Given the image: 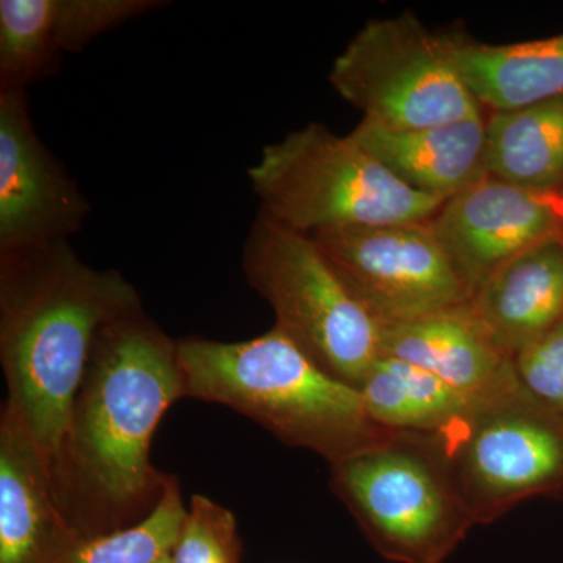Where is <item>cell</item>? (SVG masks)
I'll list each match as a JSON object with an SVG mask.
<instances>
[{"label": "cell", "instance_id": "obj_1", "mask_svg": "<svg viewBox=\"0 0 563 563\" xmlns=\"http://www.w3.org/2000/svg\"><path fill=\"white\" fill-rule=\"evenodd\" d=\"M181 398L177 342L143 306L103 325L74 399L54 476L58 504L74 531H120L157 506L172 474L152 465V439L163 415Z\"/></svg>", "mask_w": 563, "mask_h": 563}, {"label": "cell", "instance_id": "obj_2", "mask_svg": "<svg viewBox=\"0 0 563 563\" xmlns=\"http://www.w3.org/2000/svg\"><path fill=\"white\" fill-rule=\"evenodd\" d=\"M136 307L131 282L117 269L87 265L69 240L0 254L5 404L38 444L52 481L96 336Z\"/></svg>", "mask_w": 563, "mask_h": 563}, {"label": "cell", "instance_id": "obj_3", "mask_svg": "<svg viewBox=\"0 0 563 563\" xmlns=\"http://www.w3.org/2000/svg\"><path fill=\"white\" fill-rule=\"evenodd\" d=\"M177 352L185 398L229 407L329 465L395 432L372 420L357 387L322 372L277 328L246 342L188 336Z\"/></svg>", "mask_w": 563, "mask_h": 563}, {"label": "cell", "instance_id": "obj_4", "mask_svg": "<svg viewBox=\"0 0 563 563\" xmlns=\"http://www.w3.org/2000/svg\"><path fill=\"white\" fill-rule=\"evenodd\" d=\"M247 177L258 211L307 236L429 221L444 202L407 187L350 135L320 122L266 144Z\"/></svg>", "mask_w": 563, "mask_h": 563}, {"label": "cell", "instance_id": "obj_5", "mask_svg": "<svg viewBox=\"0 0 563 563\" xmlns=\"http://www.w3.org/2000/svg\"><path fill=\"white\" fill-rule=\"evenodd\" d=\"M331 488L391 563H444L474 528L428 433L393 432L332 463Z\"/></svg>", "mask_w": 563, "mask_h": 563}, {"label": "cell", "instance_id": "obj_6", "mask_svg": "<svg viewBox=\"0 0 563 563\" xmlns=\"http://www.w3.org/2000/svg\"><path fill=\"white\" fill-rule=\"evenodd\" d=\"M243 274L276 324L318 366L361 387L380 357L383 328L363 309L310 236L258 211L243 244Z\"/></svg>", "mask_w": 563, "mask_h": 563}, {"label": "cell", "instance_id": "obj_7", "mask_svg": "<svg viewBox=\"0 0 563 563\" xmlns=\"http://www.w3.org/2000/svg\"><path fill=\"white\" fill-rule=\"evenodd\" d=\"M431 439L474 526L528 499L563 496V417L523 385L476 404Z\"/></svg>", "mask_w": 563, "mask_h": 563}, {"label": "cell", "instance_id": "obj_8", "mask_svg": "<svg viewBox=\"0 0 563 563\" xmlns=\"http://www.w3.org/2000/svg\"><path fill=\"white\" fill-rule=\"evenodd\" d=\"M329 81L363 120L395 131L485 113L455 66L448 35L429 31L410 11L366 22L333 62Z\"/></svg>", "mask_w": 563, "mask_h": 563}, {"label": "cell", "instance_id": "obj_9", "mask_svg": "<svg viewBox=\"0 0 563 563\" xmlns=\"http://www.w3.org/2000/svg\"><path fill=\"white\" fill-rule=\"evenodd\" d=\"M310 239L380 328L472 301L429 221L339 229Z\"/></svg>", "mask_w": 563, "mask_h": 563}, {"label": "cell", "instance_id": "obj_10", "mask_svg": "<svg viewBox=\"0 0 563 563\" xmlns=\"http://www.w3.org/2000/svg\"><path fill=\"white\" fill-rule=\"evenodd\" d=\"M91 203L33 125L27 90H0V254L63 242Z\"/></svg>", "mask_w": 563, "mask_h": 563}, {"label": "cell", "instance_id": "obj_11", "mask_svg": "<svg viewBox=\"0 0 563 563\" xmlns=\"http://www.w3.org/2000/svg\"><path fill=\"white\" fill-rule=\"evenodd\" d=\"M559 198L561 192L528 190L487 174L444 201L429 224L474 295L521 252L561 235Z\"/></svg>", "mask_w": 563, "mask_h": 563}, {"label": "cell", "instance_id": "obj_12", "mask_svg": "<svg viewBox=\"0 0 563 563\" xmlns=\"http://www.w3.org/2000/svg\"><path fill=\"white\" fill-rule=\"evenodd\" d=\"M380 355L412 363L477 402L521 385L512 355L495 342L472 302L385 325Z\"/></svg>", "mask_w": 563, "mask_h": 563}, {"label": "cell", "instance_id": "obj_13", "mask_svg": "<svg viewBox=\"0 0 563 563\" xmlns=\"http://www.w3.org/2000/svg\"><path fill=\"white\" fill-rule=\"evenodd\" d=\"M74 531L51 470L24 422L0 413V563H41Z\"/></svg>", "mask_w": 563, "mask_h": 563}, {"label": "cell", "instance_id": "obj_14", "mask_svg": "<svg viewBox=\"0 0 563 563\" xmlns=\"http://www.w3.org/2000/svg\"><path fill=\"white\" fill-rule=\"evenodd\" d=\"M352 140L422 195L448 201L487 176V111L468 120L395 131L362 120Z\"/></svg>", "mask_w": 563, "mask_h": 563}, {"label": "cell", "instance_id": "obj_15", "mask_svg": "<svg viewBox=\"0 0 563 563\" xmlns=\"http://www.w3.org/2000/svg\"><path fill=\"white\" fill-rule=\"evenodd\" d=\"M472 307L507 354L523 350L563 321V236L507 262L474 291Z\"/></svg>", "mask_w": 563, "mask_h": 563}, {"label": "cell", "instance_id": "obj_16", "mask_svg": "<svg viewBox=\"0 0 563 563\" xmlns=\"http://www.w3.org/2000/svg\"><path fill=\"white\" fill-rule=\"evenodd\" d=\"M455 66L485 111L563 98V33L523 43L485 44L448 33Z\"/></svg>", "mask_w": 563, "mask_h": 563}, {"label": "cell", "instance_id": "obj_17", "mask_svg": "<svg viewBox=\"0 0 563 563\" xmlns=\"http://www.w3.org/2000/svg\"><path fill=\"white\" fill-rule=\"evenodd\" d=\"M487 173L540 192L563 190V98L487 111Z\"/></svg>", "mask_w": 563, "mask_h": 563}, {"label": "cell", "instance_id": "obj_18", "mask_svg": "<svg viewBox=\"0 0 563 563\" xmlns=\"http://www.w3.org/2000/svg\"><path fill=\"white\" fill-rule=\"evenodd\" d=\"M358 390L372 420L395 432L433 435L479 404L412 363L387 355L374 362Z\"/></svg>", "mask_w": 563, "mask_h": 563}, {"label": "cell", "instance_id": "obj_19", "mask_svg": "<svg viewBox=\"0 0 563 563\" xmlns=\"http://www.w3.org/2000/svg\"><path fill=\"white\" fill-rule=\"evenodd\" d=\"M187 514L179 481L169 476L157 506L139 523L101 536L74 532L41 563H155L176 547Z\"/></svg>", "mask_w": 563, "mask_h": 563}, {"label": "cell", "instance_id": "obj_20", "mask_svg": "<svg viewBox=\"0 0 563 563\" xmlns=\"http://www.w3.org/2000/svg\"><path fill=\"white\" fill-rule=\"evenodd\" d=\"M49 24L51 0H0V90H27L57 73Z\"/></svg>", "mask_w": 563, "mask_h": 563}, {"label": "cell", "instance_id": "obj_21", "mask_svg": "<svg viewBox=\"0 0 563 563\" xmlns=\"http://www.w3.org/2000/svg\"><path fill=\"white\" fill-rule=\"evenodd\" d=\"M168 5L158 0H51V40L58 54L84 51L106 32Z\"/></svg>", "mask_w": 563, "mask_h": 563}, {"label": "cell", "instance_id": "obj_22", "mask_svg": "<svg viewBox=\"0 0 563 563\" xmlns=\"http://www.w3.org/2000/svg\"><path fill=\"white\" fill-rule=\"evenodd\" d=\"M235 515L202 495H192L173 563H242Z\"/></svg>", "mask_w": 563, "mask_h": 563}, {"label": "cell", "instance_id": "obj_23", "mask_svg": "<svg viewBox=\"0 0 563 563\" xmlns=\"http://www.w3.org/2000/svg\"><path fill=\"white\" fill-rule=\"evenodd\" d=\"M521 385L563 417V321L514 357Z\"/></svg>", "mask_w": 563, "mask_h": 563}, {"label": "cell", "instance_id": "obj_24", "mask_svg": "<svg viewBox=\"0 0 563 563\" xmlns=\"http://www.w3.org/2000/svg\"><path fill=\"white\" fill-rule=\"evenodd\" d=\"M172 553H173V551H172ZM172 553H168V554L162 555V558H161V559H158V561H157V562H155V563H173Z\"/></svg>", "mask_w": 563, "mask_h": 563}, {"label": "cell", "instance_id": "obj_25", "mask_svg": "<svg viewBox=\"0 0 563 563\" xmlns=\"http://www.w3.org/2000/svg\"><path fill=\"white\" fill-rule=\"evenodd\" d=\"M562 236H563V229H562Z\"/></svg>", "mask_w": 563, "mask_h": 563}]
</instances>
